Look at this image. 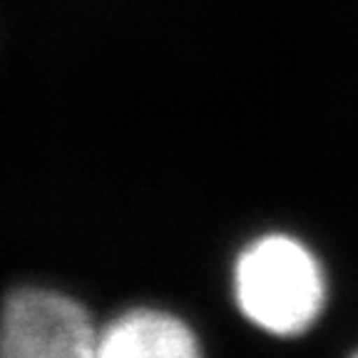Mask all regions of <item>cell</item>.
I'll list each match as a JSON object with an SVG mask.
<instances>
[{
  "mask_svg": "<svg viewBox=\"0 0 358 358\" xmlns=\"http://www.w3.org/2000/svg\"><path fill=\"white\" fill-rule=\"evenodd\" d=\"M241 316L279 338L301 336L319 321L326 303V274L301 239L264 234L241 249L231 274Z\"/></svg>",
  "mask_w": 358,
  "mask_h": 358,
  "instance_id": "obj_1",
  "label": "cell"
},
{
  "mask_svg": "<svg viewBox=\"0 0 358 358\" xmlns=\"http://www.w3.org/2000/svg\"><path fill=\"white\" fill-rule=\"evenodd\" d=\"M100 326L78 299L48 286H20L0 308V356L90 358L97 356Z\"/></svg>",
  "mask_w": 358,
  "mask_h": 358,
  "instance_id": "obj_2",
  "label": "cell"
},
{
  "mask_svg": "<svg viewBox=\"0 0 358 358\" xmlns=\"http://www.w3.org/2000/svg\"><path fill=\"white\" fill-rule=\"evenodd\" d=\"M199 353L194 329L164 308L137 306L100 326L97 356L102 358H194Z\"/></svg>",
  "mask_w": 358,
  "mask_h": 358,
  "instance_id": "obj_3",
  "label": "cell"
}]
</instances>
